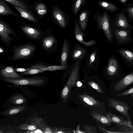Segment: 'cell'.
Returning <instances> with one entry per match:
<instances>
[{
  "label": "cell",
  "instance_id": "cell-1",
  "mask_svg": "<svg viewBox=\"0 0 133 133\" xmlns=\"http://www.w3.org/2000/svg\"><path fill=\"white\" fill-rule=\"evenodd\" d=\"M94 19L97 23L98 27L103 31L109 42L112 44L113 39L111 31L110 18L108 13L105 11L103 14H101L97 12L95 15Z\"/></svg>",
  "mask_w": 133,
  "mask_h": 133
},
{
  "label": "cell",
  "instance_id": "cell-2",
  "mask_svg": "<svg viewBox=\"0 0 133 133\" xmlns=\"http://www.w3.org/2000/svg\"><path fill=\"white\" fill-rule=\"evenodd\" d=\"M79 65L80 62L78 61L72 68L70 76L62 91L61 96L64 101H66L67 99L71 89L74 86L78 79Z\"/></svg>",
  "mask_w": 133,
  "mask_h": 133
},
{
  "label": "cell",
  "instance_id": "cell-3",
  "mask_svg": "<svg viewBox=\"0 0 133 133\" xmlns=\"http://www.w3.org/2000/svg\"><path fill=\"white\" fill-rule=\"evenodd\" d=\"M35 50V46L30 44L20 46L14 50L12 57L9 58L14 61L25 58L32 55Z\"/></svg>",
  "mask_w": 133,
  "mask_h": 133
},
{
  "label": "cell",
  "instance_id": "cell-4",
  "mask_svg": "<svg viewBox=\"0 0 133 133\" xmlns=\"http://www.w3.org/2000/svg\"><path fill=\"white\" fill-rule=\"evenodd\" d=\"M108 102L110 106L114 108L124 116L131 124V119L128 112L130 110V107L127 103L120 100L113 98L109 99Z\"/></svg>",
  "mask_w": 133,
  "mask_h": 133
},
{
  "label": "cell",
  "instance_id": "cell-5",
  "mask_svg": "<svg viewBox=\"0 0 133 133\" xmlns=\"http://www.w3.org/2000/svg\"><path fill=\"white\" fill-rule=\"evenodd\" d=\"M52 19L62 28H65L69 17L60 8L56 5H53L51 9Z\"/></svg>",
  "mask_w": 133,
  "mask_h": 133
},
{
  "label": "cell",
  "instance_id": "cell-6",
  "mask_svg": "<svg viewBox=\"0 0 133 133\" xmlns=\"http://www.w3.org/2000/svg\"><path fill=\"white\" fill-rule=\"evenodd\" d=\"M16 35L10 26L2 19L0 18V36L2 41L9 46L13 38L9 36Z\"/></svg>",
  "mask_w": 133,
  "mask_h": 133
},
{
  "label": "cell",
  "instance_id": "cell-7",
  "mask_svg": "<svg viewBox=\"0 0 133 133\" xmlns=\"http://www.w3.org/2000/svg\"><path fill=\"white\" fill-rule=\"evenodd\" d=\"M4 81L18 86L26 85H39L44 84V80L38 77L20 78L17 79H4Z\"/></svg>",
  "mask_w": 133,
  "mask_h": 133
},
{
  "label": "cell",
  "instance_id": "cell-8",
  "mask_svg": "<svg viewBox=\"0 0 133 133\" xmlns=\"http://www.w3.org/2000/svg\"><path fill=\"white\" fill-rule=\"evenodd\" d=\"M131 30L115 29L114 30V35L117 43L122 45H125L131 43L132 41Z\"/></svg>",
  "mask_w": 133,
  "mask_h": 133
},
{
  "label": "cell",
  "instance_id": "cell-9",
  "mask_svg": "<svg viewBox=\"0 0 133 133\" xmlns=\"http://www.w3.org/2000/svg\"><path fill=\"white\" fill-rule=\"evenodd\" d=\"M133 83V71L125 76L118 81L114 87V90L119 91Z\"/></svg>",
  "mask_w": 133,
  "mask_h": 133
},
{
  "label": "cell",
  "instance_id": "cell-10",
  "mask_svg": "<svg viewBox=\"0 0 133 133\" xmlns=\"http://www.w3.org/2000/svg\"><path fill=\"white\" fill-rule=\"evenodd\" d=\"M121 67L117 60L114 56L109 59L107 68V72L110 76L117 75L119 72Z\"/></svg>",
  "mask_w": 133,
  "mask_h": 133
},
{
  "label": "cell",
  "instance_id": "cell-11",
  "mask_svg": "<svg viewBox=\"0 0 133 133\" xmlns=\"http://www.w3.org/2000/svg\"><path fill=\"white\" fill-rule=\"evenodd\" d=\"M22 30L28 36L35 40L39 39L42 35V33L37 29L26 25L21 26Z\"/></svg>",
  "mask_w": 133,
  "mask_h": 133
},
{
  "label": "cell",
  "instance_id": "cell-12",
  "mask_svg": "<svg viewBox=\"0 0 133 133\" xmlns=\"http://www.w3.org/2000/svg\"><path fill=\"white\" fill-rule=\"evenodd\" d=\"M0 75L4 79H17L21 78L20 75L18 74L15 69L10 66L6 67L2 69L0 71Z\"/></svg>",
  "mask_w": 133,
  "mask_h": 133
},
{
  "label": "cell",
  "instance_id": "cell-13",
  "mask_svg": "<svg viewBox=\"0 0 133 133\" xmlns=\"http://www.w3.org/2000/svg\"><path fill=\"white\" fill-rule=\"evenodd\" d=\"M117 52L122 57L126 64L133 66V52L126 49H119Z\"/></svg>",
  "mask_w": 133,
  "mask_h": 133
},
{
  "label": "cell",
  "instance_id": "cell-14",
  "mask_svg": "<svg viewBox=\"0 0 133 133\" xmlns=\"http://www.w3.org/2000/svg\"><path fill=\"white\" fill-rule=\"evenodd\" d=\"M107 116L111 123L118 125H131L127 119H125L123 117L112 113L108 114Z\"/></svg>",
  "mask_w": 133,
  "mask_h": 133
},
{
  "label": "cell",
  "instance_id": "cell-15",
  "mask_svg": "<svg viewBox=\"0 0 133 133\" xmlns=\"http://www.w3.org/2000/svg\"><path fill=\"white\" fill-rule=\"evenodd\" d=\"M11 4L18 6L27 12L35 15L32 11L33 6L22 0H4Z\"/></svg>",
  "mask_w": 133,
  "mask_h": 133
},
{
  "label": "cell",
  "instance_id": "cell-16",
  "mask_svg": "<svg viewBox=\"0 0 133 133\" xmlns=\"http://www.w3.org/2000/svg\"><path fill=\"white\" fill-rule=\"evenodd\" d=\"M12 6L19 12L22 17L34 23H38L37 17L35 15H33L27 12L19 7L14 5H12Z\"/></svg>",
  "mask_w": 133,
  "mask_h": 133
},
{
  "label": "cell",
  "instance_id": "cell-17",
  "mask_svg": "<svg viewBox=\"0 0 133 133\" xmlns=\"http://www.w3.org/2000/svg\"><path fill=\"white\" fill-rule=\"evenodd\" d=\"M33 8L39 17H41L48 13L49 10L46 5L42 2H36Z\"/></svg>",
  "mask_w": 133,
  "mask_h": 133
},
{
  "label": "cell",
  "instance_id": "cell-18",
  "mask_svg": "<svg viewBox=\"0 0 133 133\" xmlns=\"http://www.w3.org/2000/svg\"><path fill=\"white\" fill-rule=\"evenodd\" d=\"M74 33L77 40L85 46H90L91 44L90 41L85 42L84 41L83 38L84 34L80 30L78 22L76 20L74 21Z\"/></svg>",
  "mask_w": 133,
  "mask_h": 133
},
{
  "label": "cell",
  "instance_id": "cell-19",
  "mask_svg": "<svg viewBox=\"0 0 133 133\" xmlns=\"http://www.w3.org/2000/svg\"><path fill=\"white\" fill-rule=\"evenodd\" d=\"M0 14L3 16L12 15L16 17L19 16L11 9L4 0H0Z\"/></svg>",
  "mask_w": 133,
  "mask_h": 133
},
{
  "label": "cell",
  "instance_id": "cell-20",
  "mask_svg": "<svg viewBox=\"0 0 133 133\" xmlns=\"http://www.w3.org/2000/svg\"><path fill=\"white\" fill-rule=\"evenodd\" d=\"M115 26L123 29H129L130 27L124 15L122 13L118 15L115 22Z\"/></svg>",
  "mask_w": 133,
  "mask_h": 133
},
{
  "label": "cell",
  "instance_id": "cell-21",
  "mask_svg": "<svg viewBox=\"0 0 133 133\" xmlns=\"http://www.w3.org/2000/svg\"><path fill=\"white\" fill-rule=\"evenodd\" d=\"M89 13V10L86 9L82 11L79 16V21L81 29L84 31L87 25Z\"/></svg>",
  "mask_w": 133,
  "mask_h": 133
},
{
  "label": "cell",
  "instance_id": "cell-22",
  "mask_svg": "<svg viewBox=\"0 0 133 133\" xmlns=\"http://www.w3.org/2000/svg\"><path fill=\"white\" fill-rule=\"evenodd\" d=\"M98 4L100 7L111 12H115L119 9L115 5L106 1H98Z\"/></svg>",
  "mask_w": 133,
  "mask_h": 133
},
{
  "label": "cell",
  "instance_id": "cell-23",
  "mask_svg": "<svg viewBox=\"0 0 133 133\" xmlns=\"http://www.w3.org/2000/svg\"><path fill=\"white\" fill-rule=\"evenodd\" d=\"M85 3V0H74L71 6V9L75 16L77 15Z\"/></svg>",
  "mask_w": 133,
  "mask_h": 133
},
{
  "label": "cell",
  "instance_id": "cell-24",
  "mask_svg": "<svg viewBox=\"0 0 133 133\" xmlns=\"http://www.w3.org/2000/svg\"><path fill=\"white\" fill-rule=\"evenodd\" d=\"M69 51L68 46L66 38L65 39L62 49L60 59L62 65H66Z\"/></svg>",
  "mask_w": 133,
  "mask_h": 133
},
{
  "label": "cell",
  "instance_id": "cell-25",
  "mask_svg": "<svg viewBox=\"0 0 133 133\" xmlns=\"http://www.w3.org/2000/svg\"><path fill=\"white\" fill-rule=\"evenodd\" d=\"M46 66L42 64H38L33 65L30 67L29 70L22 72L23 75H29L35 74L44 72L45 70H42L41 68Z\"/></svg>",
  "mask_w": 133,
  "mask_h": 133
},
{
  "label": "cell",
  "instance_id": "cell-26",
  "mask_svg": "<svg viewBox=\"0 0 133 133\" xmlns=\"http://www.w3.org/2000/svg\"><path fill=\"white\" fill-rule=\"evenodd\" d=\"M26 109L25 105H19L11 107L5 110L3 113L5 115H10L20 112Z\"/></svg>",
  "mask_w": 133,
  "mask_h": 133
},
{
  "label": "cell",
  "instance_id": "cell-27",
  "mask_svg": "<svg viewBox=\"0 0 133 133\" xmlns=\"http://www.w3.org/2000/svg\"><path fill=\"white\" fill-rule=\"evenodd\" d=\"M80 97L85 103L89 105L94 106L101 105L99 102L90 96L85 95H81Z\"/></svg>",
  "mask_w": 133,
  "mask_h": 133
},
{
  "label": "cell",
  "instance_id": "cell-28",
  "mask_svg": "<svg viewBox=\"0 0 133 133\" xmlns=\"http://www.w3.org/2000/svg\"><path fill=\"white\" fill-rule=\"evenodd\" d=\"M91 115L94 118L101 123L106 125H110L111 122L107 116L95 112H92Z\"/></svg>",
  "mask_w": 133,
  "mask_h": 133
},
{
  "label": "cell",
  "instance_id": "cell-29",
  "mask_svg": "<svg viewBox=\"0 0 133 133\" xmlns=\"http://www.w3.org/2000/svg\"><path fill=\"white\" fill-rule=\"evenodd\" d=\"M86 51L84 49L78 45H77L73 54V58L74 59H81L83 56Z\"/></svg>",
  "mask_w": 133,
  "mask_h": 133
},
{
  "label": "cell",
  "instance_id": "cell-30",
  "mask_svg": "<svg viewBox=\"0 0 133 133\" xmlns=\"http://www.w3.org/2000/svg\"><path fill=\"white\" fill-rule=\"evenodd\" d=\"M55 41L54 37L52 36L47 37L43 41V47L46 49L50 48L53 45Z\"/></svg>",
  "mask_w": 133,
  "mask_h": 133
},
{
  "label": "cell",
  "instance_id": "cell-31",
  "mask_svg": "<svg viewBox=\"0 0 133 133\" xmlns=\"http://www.w3.org/2000/svg\"><path fill=\"white\" fill-rule=\"evenodd\" d=\"M131 125H119L115 127V132L133 133V126Z\"/></svg>",
  "mask_w": 133,
  "mask_h": 133
},
{
  "label": "cell",
  "instance_id": "cell-32",
  "mask_svg": "<svg viewBox=\"0 0 133 133\" xmlns=\"http://www.w3.org/2000/svg\"><path fill=\"white\" fill-rule=\"evenodd\" d=\"M26 99L22 95L17 94L13 96L10 99L11 102L14 104H19L25 102Z\"/></svg>",
  "mask_w": 133,
  "mask_h": 133
},
{
  "label": "cell",
  "instance_id": "cell-33",
  "mask_svg": "<svg viewBox=\"0 0 133 133\" xmlns=\"http://www.w3.org/2000/svg\"><path fill=\"white\" fill-rule=\"evenodd\" d=\"M32 121L33 122V123H32V124L40 128L44 132L45 128L46 127L43 119L38 118H34Z\"/></svg>",
  "mask_w": 133,
  "mask_h": 133
},
{
  "label": "cell",
  "instance_id": "cell-34",
  "mask_svg": "<svg viewBox=\"0 0 133 133\" xmlns=\"http://www.w3.org/2000/svg\"><path fill=\"white\" fill-rule=\"evenodd\" d=\"M67 67V65H51L49 66H46L41 68L45 70L53 71L59 70H64L66 69Z\"/></svg>",
  "mask_w": 133,
  "mask_h": 133
},
{
  "label": "cell",
  "instance_id": "cell-35",
  "mask_svg": "<svg viewBox=\"0 0 133 133\" xmlns=\"http://www.w3.org/2000/svg\"><path fill=\"white\" fill-rule=\"evenodd\" d=\"M37 126L34 124H23L20 125L18 128L21 129L32 130L36 129Z\"/></svg>",
  "mask_w": 133,
  "mask_h": 133
},
{
  "label": "cell",
  "instance_id": "cell-36",
  "mask_svg": "<svg viewBox=\"0 0 133 133\" xmlns=\"http://www.w3.org/2000/svg\"><path fill=\"white\" fill-rule=\"evenodd\" d=\"M88 83L91 87L96 90L98 92L101 93H103L101 88L97 83L93 81H90Z\"/></svg>",
  "mask_w": 133,
  "mask_h": 133
},
{
  "label": "cell",
  "instance_id": "cell-37",
  "mask_svg": "<svg viewBox=\"0 0 133 133\" xmlns=\"http://www.w3.org/2000/svg\"><path fill=\"white\" fill-rule=\"evenodd\" d=\"M130 95H131V98L132 99H133V87L121 93L117 94L116 96L117 97H119L127 96Z\"/></svg>",
  "mask_w": 133,
  "mask_h": 133
},
{
  "label": "cell",
  "instance_id": "cell-38",
  "mask_svg": "<svg viewBox=\"0 0 133 133\" xmlns=\"http://www.w3.org/2000/svg\"><path fill=\"white\" fill-rule=\"evenodd\" d=\"M84 129L85 133H96V129L95 127L89 125H85Z\"/></svg>",
  "mask_w": 133,
  "mask_h": 133
},
{
  "label": "cell",
  "instance_id": "cell-39",
  "mask_svg": "<svg viewBox=\"0 0 133 133\" xmlns=\"http://www.w3.org/2000/svg\"><path fill=\"white\" fill-rule=\"evenodd\" d=\"M128 19L130 22L133 19V6L129 7L127 8Z\"/></svg>",
  "mask_w": 133,
  "mask_h": 133
},
{
  "label": "cell",
  "instance_id": "cell-40",
  "mask_svg": "<svg viewBox=\"0 0 133 133\" xmlns=\"http://www.w3.org/2000/svg\"><path fill=\"white\" fill-rule=\"evenodd\" d=\"M96 55V52H94L91 55L89 60V65H91L94 61Z\"/></svg>",
  "mask_w": 133,
  "mask_h": 133
},
{
  "label": "cell",
  "instance_id": "cell-41",
  "mask_svg": "<svg viewBox=\"0 0 133 133\" xmlns=\"http://www.w3.org/2000/svg\"><path fill=\"white\" fill-rule=\"evenodd\" d=\"M30 67L28 68H18L15 69V71L17 72H23L28 71L30 70Z\"/></svg>",
  "mask_w": 133,
  "mask_h": 133
},
{
  "label": "cell",
  "instance_id": "cell-42",
  "mask_svg": "<svg viewBox=\"0 0 133 133\" xmlns=\"http://www.w3.org/2000/svg\"><path fill=\"white\" fill-rule=\"evenodd\" d=\"M55 131V130H54L49 127H46L45 128L44 133H56V132Z\"/></svg>",
  "mask_w": 133,
  "mask_h": 133
},
{
  "label": "cell",
  "instance_id": "cell-43",
  "mask_svg": "<svg viewBox=\"0 0 133 133\" xmlns=\"http://www.w3.org/2000/svg\"><path fill=\"white\" fill-rule=\"evenodd\" d=\"M29 132L30 133H43V132L40 129H37L32 130H30Z\"/></svg>",
  "mask_w": 133,
  "mask_h": 133
},
{
  "label": "cell",
  "instance_id": "cell-44",
  "mask_svg": "<svg viewBox=\"0 0 133 133\" xmlns=\"http://www.w3.org/2000/svg\"><path fill=\"white\" fill-rule=\"evenodd\" d=\"M79 125L78 126L77 128V130L75 132L77 133H85L84 132L80 130L79 129Z\"/></svg>",
  "mask_w": 133,
  "mask_h": 133
},
{
  "label": "cell",
  "instance_id": "cell-45",
  "mask_svg": "<svg viewBox=\"0 0 133 133\" xmlns=\"http://www.w3.org/2000/svg\"><path fill=\"white\" fill-rule=\"evenodd\" d=\"M76 84L78 87H80L82 86V84L79 81H78L77 82Z\"/></svg>",
  "mask_w": 133,
  "mask_h": 133
},
{
  "label": "cell",
  "instance_id": "cell-46",
  "mask_svg": "<svg viewBox=\"0 0 133 133\" xmlns=\"http://www.w3.org/2000/svg\"><path fill=\"white\" fill-rule=\"evenodd\" d=\"M0 52H4V50L2 48H1V47L0 48Z\"/></svg>",
  "mask_w": 133,
  "mask_h": 133
},
{
  "label": "cell",
  "instance_id": "cell-47",
  "mask_svg": "<svg viewBox=\"0 0 133 133\" xmlns=\"http://www.w3.org/2000/svg\"><path fill=\"white\" fill-rule=\"evenodd\" d=\"M127 0H120L121 2L122 3H124L126 2Z\"/></svg>",
  "mask_w": 133,
  "mask_h": 133
},
{
  "label": "cell",
  "instance_id": "cell-48",
  "mask_svg": "<svg viewBox=\"0 0 133 133\" xmlns=\"http://www.w3.org/2000/svg\"><path fill=\"white\" fill-rule=\"evenodd\" d=\"M24 1L25 2H27L29 0H22Z\"/></svg>",
  "mask_w": 133,
  "mask_h": 133
}]
</instances>
